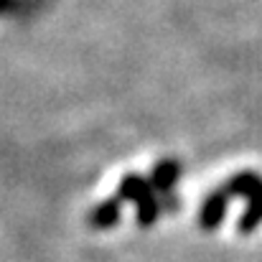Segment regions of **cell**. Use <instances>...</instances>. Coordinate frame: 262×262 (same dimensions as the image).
<instances>
[{"label":"cell","instance_id":"obj_1","mask_svg":"<svg viewBox=\"0 0 262 262\" xmlns=\"http://www.w3.org/2000/svg\"><path fill=\"white\" fill-rule=\"evenodd\" d=\"M227 204H229V191H227V188L214 191V193L204 201V206H201V216H199V219H201V227H204V229H216L219 222L224 219Z\"/></svg>","mask_w":262,"mask_h":262},{"label":"cell","instance_id":"obj_2","mask_svg":"<svg viewBox=\"0 0 262 262\" xmlns=\"http://www.w3.org/2000/svg\"><path fill=\"white\" fill-rule=\"evenodd\" d=\"M150 183L148 181H143L140 176H125L122 181H120V188H117V199H122V201H140V199H145V196H153L150 193Z\"/></svg>","mask_w":262,"mask_h":262},{"label":"cell","instance_id":"obj_3","mask_svg":"<svg viewBox=\"0 0 262 262\" xmlns=\"http://www.w3.org/2000/svg\"><path fill=\"white\" fill-rule=\"evenodd\" d=\"M117 201H120V199H110V201L94 206V211L89 214L92 227H97V229H110V227H115L117 219H120V204H117Z\"/></svg>","mask_w":262,"mask_h":262},{"label":"cell","instance_id":"obj_4","mask_svg":"<svg viewBox=\"0 0 262 262\" xmlns=\"http://www.w3.org/2000/svg\"><path fill=\"white\" fill-rule=\"evenodd\" d=\"M227 191H229V196H247V199H255L257 193H262V178H257L255 173H239L237 178L229 181Z\"/></svg>","mask_w":262,"mask_h":262},{"label":"cell","instance_id":"obj_5","mask_svg":"<svg viewBox=\"0 0 262 262\" xmlns=\"http://www.w3.org/2000/svg\"><path fill=\"white\" fill-rule=\"evenodd\" d=\"M176 178H178V163L176 161H163V163H158L156 168H153V188H158V191H171V186L176 183Z\"/></svg>","mask_w":262,"mask_h":262},{"label":"cell","instance_id":"obj_6","mask_svg":"<svg viewBox=\"0 0 262 262\" xmlns=\"http://www.w3.org/2000/svg\"><path fill=\"white\" fill-rule=\"evenodd\" d=\"M260 222H262V193H257L255 199H250V206H247V211L239 219V232L242 234H250Z\"/></svg>","mask_w":262,"mask_h":262},{"label":"cell","instance_id":"obj_7","mask_svg":"<svg viewBox=\"0 0 262 262\" xmlns=\"http://www.w3.org/2000/svg\"><path fill=\"white\" fill-rule=\"evenodd\" d=\"M156 216H158V204H156V199H153V196L140 199V201H138V224H140V227H148V224L156 222Z\"/></svg>","mask_w":262,"mask_h":262}]
</instances>
